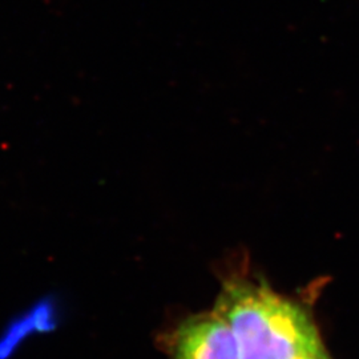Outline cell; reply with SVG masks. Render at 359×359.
<instances>
[{
  "instance_id": "1",
  "label": "cell",
  "mask_w": 359,
  "mask_h": 359,
  "mask_svg": "<svg viewBox=\"0 0 359 359\" xmlns=\"http://www.w3.org/2000/svg\"><path fill=\"white\" fill-rule=\"evenodd\" d=\"M215 310L231 326L238 359H310L326 353L306 310L264 283L229 280Z\"/></svg>"
},
{
  "instance_id": "2",
  "label": "cell",
  "mask_w": 359,
  "mask_h": 359,
  "mask_svg": "<svg viewBox=\"0 0 359 359\" xmlns=\"http://www.w3.org/2000/svg\"><path fill=\"white\" fill-rule=\"evenodd\" d=\"M165 351L169 359H238L231 326L215 309L180 322L165 338Z\"/></svg>"
},
{
  "instance_id": "3",
  "label": "cell",
  "mask_w": 359,
  "mask_h": 359,
  "mask_svg": "<svg viewBox=\"0 0 359 359\" xmlns=\"http://www.w3.org/2000/svg\"><path fill=\"white\" fill-rule=\"evenodd\" d=\"M56 327V310L46 299L13 321L0 338V358H8L18 345L34 332H50Z\"/></svg>"
},
{
  "instance_id": "4",
  "label": "cell",
  "mask_w": 359,
  "mask_h": 359,
  "mask_svg": "<svg viewBox=\"0 0 359 359\" xmlns=\"http://www.w3.org/2000/svg\"><path fill=\"white\" fill-rule=\"evenodd\" d=\"M310 359H330V357L327 355V353H323L321 355H317V357H313V358Z\"/></svg>"
}]
</instances>
